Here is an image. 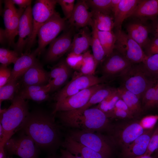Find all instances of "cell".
Instances as JSON below:
<instances>
[{"mask_svg":"<svg viewBox=\"0 0 158 158\" xmlns=\"http://www.w3.org/2000/svg\"><path fill=\"white\" fill-rule=\"evenodd\" d=\"M120 1L121 0H111V10L113 17L117 11Z\"/></svg>","mask_w":158,"mask_h":158,"instance_id":"cell-51","label":"cell"},{"mask_svg":"<svg viewBox=\"0 0 158 158\" xmlns=\"http://www.w3.org/2000/svg\"><path fill=\"white\" fill-rule=\"evenodd\" d=\"M31 5L25 10L20 19L18 28V39L15 45V51L21 52L31 37L33 30V18Z\"/></svg>","mask_w":158,"mask_h":158,"instance_id":"cell-15","label":"cell"},{"mask_svg":"<svg viewBox=\"0 0 158 158\" xmlns=\"http://www.w3.org/2000/svg\"></svg>","mask_w":158,"mask_h":158,"instance_id":"cell-58","label":"cell"},{"mask_svg":"<svg viewBox=\"0 0 158 158\" xmlns=\"http://www.w3.org/2000/svg\"><path fill=\"white\" fill-rule=\"evenodd\" d=\"M61 158H82L80 157L73 155L66 149H61Z\"/></svg>","mask_w":158,"mask_h":158,"instance_id":"cell-50","label":"cell"},{"mask_svg":"<svg viewBox=\"0 0 158 158\" xmlns=\"http://www.w3.org/2000/svg\"><path fill=\"white\" fill-rule=\"evenodd\" d=\"M20 128L39 148L53 152L60 142V133L53 117L37 110L29 112Z\"/></svg>","mask_w":158,"mask_h":158,"instance_id":"cell-1","label":"cell"},{"mask_svg":"<svg viewBox=\"0 0 158 158\" xmlns=\"http://www.w3.org/2000/svg\"><path fill=\"white\" fill-rule=\"evenodd\" d=\"M158 16V0H140L130 17L147 22L152 20Z\"/></svg>","mask_w":158,"mask_h":158,"instance_id":"cell-20","label":"cell"},{"mask_svg":"<svg viewBox=\"0 0 158 158\" xmlns=\"http://www.w3.org/2000/svg\"><path fill=\"white\" fill-rule=\"evenodd\" d=\"M143 63L151 75L158 80V54L147 56Z\"/></svg>","mask_w":158,"mask_h":158,"instance_id":"cell-37","label":"cell"},{"mask_svg":"<svg viewBox=\"0 0 158 158\" xmlns=\"http://www.w3.org/2000/svg\"><path fill=\"white\" fill-rule=\"evenodd\" d=\"M116 89L105 87L104 86L96 91L91 96L87 102L83 106L77 109L67 111L72 114L80 113L90 108L93 105L100 103L111 95Z\"/></svg>","mask_w":158,"mask_h":158,"instance_id":"cell-28","label":"cell"},{"mask_svg":"<svg viewBox=\"0 0 158 158\" xmlns=\"http://www.w3.org/2000/svg\"><path fill=\"white\" fill-rule=\"evenodd\" d=\"M83 62L79 73L83 75H94L98 65L93 54L90 51H87L83 54Z\"/></svg>","mask_w":158,"mask_h":158,"instance_id":"cell-33","label":"cell"},{"mask_svg":"<svg viewBox=\"0 0 158 158\" xmlns=\"http://www.w3.org/2000/svg\"><path fill=\"white\" fill-rule=\"evenodd\" d=\"M157 82L145 92L141 99L142 108L146 109L153 108L156 88Z\"/></svg>","mask_w":158,"mask_h":158,"instance_id":"cell-39","label":"cell"},{"mask_svg":"<svg viewBox=\"0 0 158 158\" xmlns=\"http://www.w3.org/2000/svg\"><path fill=\"white\" fill-rule=\"evenodd\" d=\"M158 149V126L151 136L147 151L144 154L151 156Z\"/></svg>","mask_w":158,"mask_h":158,"instance_id":"cell-43","label":"cell"},{"mask_svg":"<svg viewBox=\"0 0 158 158\" xmlns=\"http://www.w3.org/2000/svg\"><path fill=\"white\" fill-rule=\"evenodd\" d=\"M145 131L139 123H133L125 127L120 133V140L124 145V147L133 142Z\"/></svg>","mask_w":158,"mask_h":158,"instance_id":"cell-29","label":"cell"},{"mask_svg":"<svg viewBox=\"0 0 158 158\" xmlns=\"http://www.w3.org/2000/svg\"><path fill=\"white\" fill-rule=\"evenodd\" d=\"M97 31L98 38L105 52L106 57H107L114 50L116 35L112 31H101L97 29Z\"/></svg>","mask_w":158,"mask_h":158,"instance_id":"cell-31","label":"cell"},{"mask_svg":"<svg viewBox=\"0 0 158 158\" xmlns=\"http://www.w3.org/2000/svg\"><path fill=\"white\" fill-rule=\"evenodd\" d=\"M4 145H0V158H7Z\"/></svg>","mask_w":158,"mask_h":158,"instance_id":"cell-54","label":"cell"},{"mask_svg":"<svg viewBox=\"0 0 158 158\" xmlns=\"http://www.w3.org/2000/svg\"><path fill=\"white\" fill-rule=\"evenodd\" d=\"M86 0H78L75 4L72 16L68 22L71 27L78 29L88 25L91 26L93 23L92 14L89 11Z\"/></svg>","mask_w":158,"mask_h":158,"instance_id":"cell-17","label":"cell"},{"mask_svg":"<svg viewBox=\"0 0 158 158\" xmlns=\"http://www.w3.org/2000/svg\"><path fill=\"white\" fill-rule=\"evenodd\" d=\"M59 117L66 124L86 131L95 132L105 128L108 118L97 108H90L82 112L72 114L67 111L60 112Z\"/></svg>","mask_w":158,"mask_h":158,"instance_id":"cell-2","label":"cell"},{"mask_svg":"<svg viewBox=\"0 0 158 158\" xmlns=\"http://www.w3.org/2000/svg\"><path fill=\"white\" fill-rule=\"evenodd\" d=\"M72 28L66 30L50 44L46 55V60L49 62L55 61L69 51L72 41Z\"/></svg>","mask_w":158,"mask_h":158,"instance_id":"cell-13","label":"cell"},{"mask_svg":"<svg viewBox=\"0 0 158 158\" xmlns=\"http://www.w3.org/2000/svg\"><path fill=\"white\" fill-rule=\"evenodd\" d=\"M105 77H98L93 75H86L76 73L71 80L55 95L56 102L74 95L81 91L105 81Z\"/></svg>","mask_w":158,"mask_h":158,"instance_id":"cell-7","label":"cell"},{"mask_svg":"<svg viewBox=\"0 0 158 158\" xmlns=\"http://www.w3.org/2000/svg\"><path fill=\"white\" fill-rule=\"evenodd\" d=\"M50 88L49 84L43 85L25 86L19 94L23 98L30 99L37 102L48 100L49 97Z\"/></svg>","mask_w":158,"mask_h":158,"instance_id":"cell-24","label":"cell"},{"mask_svg":"<svg viewBox=\"0 0 158 158\" xmlns=\"http://www.w3.org/2000/svg\"><path fill=\"white\" fill-rule=\"evenodd\" d=\"M121 98L117 88L109 96L99 103L96 107L108 116L114 108L117 101Z\"/></svg>","mask_w":158,"mask_h":158,"instance_id":"cell-34","label":"cell"},{"mask_svg":"<svg viewBox=\"0 0 158 158\" xmlns=\"http://www.w3.org/2000/svg\"><path fill=\"white\" fill-rule=\"evenodd\" d=\"M158 108V80L157 82L155 95L153 105V108Z\"/></svg>","mask_w":158,"mask_h":158,"instance_id":"cell-53","label":"cell"},{"mask_svg":"<svg viewBox=\"0 0 158 158\" xmlns=\"http://www.w3.org/2000/svg\"><path fill=\"white\" fill-rule=\"evenodd\" d=\"M86 1L89 8H91V11L109 15H111L112 13L111 0H87Z\"/></svg>","mask_w":158,"mask_h":158,"instance_id":"cell-35","label":"cell"},{"mask_svg":"<svg viewBox=\"0 0 158 158\" xmlns=\"http://www.w3.org/2000/svg\"><path fill=\"white\" fill-rule=\"evenodd\" d=\"M104 86L101 84L94 85L56 102L53 114L58 112L75 110L82 107L87 102L96 91Z\"/></svg>","mask_w":158,"mask_h":158,"instance_id":"cell-12","label":"cell"},{"mask_svg":"<svg viewBox=\"0 0 158 158\" xmlns=\"http://www.w3.org/2000/svg\"><path fill=\"white\" fill-rule=\"evenodd\" d=\"M83 59L82 54H78L69 52L65 60L69 66L74 69L79 70L82 65Z\"/></svg>","mask_w":158,"mask_h":158,"instance_id":"cell-40","label":"cell"},{"mask_svg":"<svg viewBox=\"0 0 158 158\" xmlns=\"http://www.w3.org/2000/svg\"><path fill=\"white\" fill-rule=\"evenodd\" d=\"M115 33L116 40L114 50L133 64L143 63L147 56L140 46L121 30H116Z\"/></svg>","mask_w":158,"mask_h":158,"instance_id":"cell-6","label":"cell"},{"mask_svg":"<svg viewBox=\"0 0 158 158\" xmlns=\"http://www.w3.org/2000/svg\"><path fill=\"white\" fill-rule=\"evenodd\" d=\"M66 20L56 12L40 27L37 33L38 46L33 52L36 56L40 55L47 45L55 39L61 32L66 29Z\"/></svg>","mask_w":158,"mask_h":158,"instance_id":"cell-5","label":"cell"},{"mask_svg":"<svg viewBox=\"0 0 158 158\" xmlns=\"http://www.w3.org/2000/svg\"><path fill=\"white\" fill-rule=\"evenodd\" d=\"M132 64L127 59L114 50L104 61L102 71L105 76H120Z\"/></svg>","mask_w":158,"mask_h":158,"instance_id":"cell-14","label":"cell"},{"mask_svg":"<svg viewBox=\"0 0 158 158\" xmlns=\"http://www.w3.org/2000/svg\"><path fill=\"white\" fill-rule=\"evenodd\" d=\"M71 68L65 60H62L53 67L49 72L48 84L50 91H54L62 85L69 78Z\"/></svg>","mask_w":158,"mask_h":158,"instance_id":"cell-18","label":"cell"},{"mask_svg":"<svg viewBox=\"0 0 158 158\" xmlns=\"http://www.w3.org/2000/svg\"><path fill=\"white\" fill-rule=\"evenodd\" d=\"M63 146L72 154L82 158H109L77 142L69 135L66 137Z\"/></svg>","mask_w":158,"mask_h":158,"instance_id":"cell-22","label":"cell"},{"mask_svg":"<svg viewBox=\"0 0 158 158\" xmlns=\"http://www.w3.org/2000/svg\"><path fill=\"white\" fill-rule=\"evenodd\" d=\"M4 147L9 154L21 158H40L39 148L25 133L17 137H12L6 142Z\"/></svg>","mask_w":158,"mask_h":158,"instance_id":"cell-9","label":"cell"},{"mask_svg":"<svg viewBox=\"0 0 158 158\" xmlns=\"http://www.w3.org/2000/svg\"><path fill=\"white\" fill-rule=\"evenodd\" d=\"M11 71L7 66L1 65L0 67V88L6 84L9 81Z\"/></svg>","mask_w":158,"mask_h":158,"instance_id":"cell-45","label":"cell"},{"mask_svg":"<svg viewBox=\"0 0 158 158\" xmlns=\"http://www.w3.org/2000/svg\"><path fill=\"white\" fill-rule=\"evenodd\" d=\"M114 107L126 111L134 116L126 103L121 98L116 102Z\"/></svg>","mask_w":158,"mask_h":158,"instance_id":"cell-48","label":"cell"},{"mask_svg":"<svg viewBox=\"0 0 158 158\" xmlns=\"http://www.w3.org/2000/svg\"><path fill=\"white\" fill-rule=\"evenodd\" d=\"M92 32L87 26L82 28L75 35L72 40L70 52L82 54L87 51L91 46Z\"/></svg>","mask_w":158,"mask_h":158,"instance_id":"cell-23","label":"cell"},{"mask_svg":"<svg viewBox=\"0 0 158 158\" xmlns=\"http://www.w3.org/2000/svg\"><path fill=\"white\" fill-rule=\"evenodd\" d=\"M75 0H58L57 3L61 6L65 18L68 20L71 17L75 4Z\"/></svg>","mask_w":158,"mask_h":158,"instance_id":"cell-41","label":"cell"},{"mask_svg":"<svg viewBox=\"0 0 158 158\" xmlns=\"http://www.w3.org/2000/svg\"><path fill=\"white\" fill-rule=\"evenodd\" d=\"M139 1L138 0H121L117 11L114 16L116 30H121L123 22L130 17Z\"/></svg>","mask_w":158,"mask_h":158,"instance_id":"cell-26","label":"cell"},{"mask_svg":"<svg viewBox=\"0 0 158 158\" xmlns=\"http://www.w3.org/2000/svg\"><path fill=\"white\" fill-rule=\"evenodd\" d=\"M36 56L33 52L25 53L19 57L14 63L13 68L11 71V76L9 81L17 80L20 77L23 76L37 61Z\"/></svg>","mask_w":158,"mask_h":158,"instance_id":"cell-25","label":"cell"},{"mask_svg":"<svg viewBox=\"0 0 158 158\" xmlns=\"http://www.w3.org/2000/svg\"><path fill=\"white\" fill-rule=\"evenodd\" d=\"M128 158H153L151 156L144 154L143 155L130 157Z\"/></svg>","mask_w":158,"mask_h":158,"instance_id":"cell-55","label":"cell"},{"mask_svg":"<svg viewBox=\"0 0 158 158\" xmlns=\"http://www.w3.org/2000/svg\"><path fill=\"white\" fill-rule=\"evenodd\" d=\"M91 27L92 28V39L91 46L93 56L98 65L104 59L106 55L98 38L97 29L93 21Z\"/></svg>","mask_w":158,"mask_h":158,"instance_id":"cell-32","label":"cell"},{"mask_svg":"<svg viewBox=\"0 0 158 158\" xmlns=\"http://www.w3.org/2000/svg\"><path fill=\"white\" fill-rule=\"evenodd\" d=\"M6 41H7L5 29L0 28V42L1 44H3Z\"/></svg>","mask_w":158,"mask_h":158,"instance_id":"cell-52","label":"cell"},{"mask_svg":"<svg viewBox=\"0 0 158 158\" xmlns=\"http://www.w3.org/2000/svg\"><path fill=\"white\" fill-rule=\"evenodd\" d=\"M3 20L7 41L9 45L14 44L15 37L18 35L20 17L25 9L16 8L12 0L4 1Z\"/></svg>","mask_w":158,"mask_h":158,"instance_id":"cell-11","label":"cell"},{"mask_svg":"<svg viewBox=\"0 0 158 158\" xmlns=\"http://www.w3.org/2000/svg\"><path fill=\"white\" fill-rule=\"evenodd\" d=\"M22 76L25 86L45 85L48 83L49 72H47L37 61Z\"/></svg>","mask_w":158,"mask_h":158,"instance_id":"cell-19","label":"cell"},{"mask_svg":"<svg viewBox=\"0 0 158 158\" xmlns=\"http://www.w3.org/2000/svg\"><path fill=\"white\" fill-rule=\"evenodd\" d=\"M12 1L14 4L18 6L19 8L24 9L31 5L32 1L30 0H12Z\"/></svg>","mask_w":158,"mask_h":158,"instance_id":"cell-47","label":"cell"},{"mask_svg":"<svg viewBox=\"0 0 158 158\" xmlns=\"http://www.w3.org/2000/svg\"><path fill=\"white\" fill-rule=\"evenodd\" d=\"M17 80H11L0 88V104L4 101L12 100L14 98L15 93L18 88Z\"/></svg>","mask_w":158,"mask_h":158,"instance_id":"cell-36","label":"cell"},{"mask_svg":"<svg viewBox=\"0 0 158 158\" xmlns=\"http://www.w3.org/2000/svg\"><path fill=\"white\" fill-rule=\"evenodd\" d=\"M18 57V53L15 50L0 48V62L2 65L7 66L11 63L14 64Z\"/></svg>","mask_w":158,"mask_h":158,"instance_id":"cell-38","label":"cell"},{"mask_svg":"<svg viewBox=\"0 0 158 158\" xmlns=\"http://www.w3.org/2000/svg\"><path fill=\"white\" fill-rule=\"evenodd\" d=\"M153 129L145 130L131 143L124 147L123 153L126 158L140 155L146 152Z\"/></svg>","mask_w":158,"mask_h":158,"instance_id":"cell-21","label":"cell"},{"mask_svg":"<svg viewBox=\"0 0 158 158\" xmlns=\"http://www.w3.org/2000/svg\"><path fill=\"white\" fill-rule=\"evenodd\" d=\"M48 158H61V157H60V158H58L55 156H50V157H49Z\"/></svg>","mask_w":158,"mask_h":158,"instance_id":"cell-56","label":"cell"},{"mask_svg":"<svg viewBox=\"0 0 158 158\" xmlns=\"http://www.w3.org/2000/svg\"><path fill=\"white\" fill-rule=\"evenodd\" d=\"M92 18L97 29L101 31H110L114 28V18L111 15L92 11Z\"/></svg>","mask_w":158,"mask_h":158,"instance_id":"cell-30","label":"cell"},{"mask_svg":"<svg viewBox=\"0 0 158 158\" xmlns=\"http://www.w3.org/2000/svg\"><path fill=\"white\" fill-rule=\"evenodd\" d=\"M151 25V32L154 37L158 38V17L152 20Z\"/></svg>","mask_w":158,"mask_h":158,"instance_id":"cell-49","label":"cell"},{"mask_svg":"<svg viewBox=\"0 0 158 158\" xmlns=\"http://www.w3.org/2000/svg\"><path fill=\"white\" fill-rule=\"evenodd\" d=\"M156 155L157 157L158 158V149L156 151Z\"/></svg>","mask_w":158,"mask_h":158,"instance_id":"cell-57","label":"cell"},{"mask_svg":"<svg viewBox=\"0 0 158 158\" xmlns=\"http://www.w3.org/2000/svg\"><path fill=\"white\" fill-rule=\"evenodd\" d=\"M144 49L145 54L148 56L158 54V38L154 37L150 39Z\"/></svg>","mask_w":158,"mask_h":158,"instance_id":"cell-44","label":"cell"},{"mask_svg":"<svg viewBox=\"0 0 158 158\" xmlns=\"http://www.w3.org/2000/svg\"><path fill=\"white\" fill-rule=\"evenodd\" d=\"M158 121V114L150 115L145 116L140 121L139 123L145 130L153 129Z\"/></svg>","mask_w":158,"mask_h":158,"instance_id":"cell-42","label":"cell"},{"mask_svg":"<svg viewBox=\"0 0 158 158\" xmlns=\"http://www.w3.org/2000/svg\"><path fill=\"white\" fill-rule=\"evenodd\" d=\"M56 0H38L32 9L33 30L31 37L27 45L29 49L34 43L40 27L56 12Z\"/></svg>","mask_w":158,"mask_h":158,"instance_id":"cell-8","label":"cell"},{"mask_svg":"<svg viewBox=\"0 0 158 158\" xmlns=\"http://www.w3.org/2000/svg\"><path fill=\"white\" fill-rule=\"evenodd\" d=\"M133 116L124 110L114 107L109 114L108 118H131Z\"/></svg>","mask_w":158,"mask_h":158,"instance_id":"cell-46","label":"cell"},{"mask_svg":"<svg viewBox=\"0 0 158 158\" xmlns=\"http://www.w3.org/2000/svg\"><path fill=\"white\" fill-rule=\"evenodd\" d=\"M126 28L127 34L144 49L150 40L148 36L151 32L150 25L134 18L127 24Z\"/></svg>","mask_w":158,"mask_h":158,"instance_id":"cell-16","label":"cell"},{"mask_svg":"<svg viewBox=\"0 0 158 158\" xmlns=\"http://www.w3.org/2000/svg\"><path fill=\"white\" fill-rule=\"evenodd\" d=\"M69 135L77 142L109 158L112 154L111 146L103 137L95 132L74 131Z\"/></svg>","mask_w":158,"mask_h":158,"instance_id":"cell-10","label":"cell"},{"mask_svg":"<svg viewBox=\"0 0 158 158\" xmlns=\"http://www.w3.org/2000/svg\"><path fill=\"white\" fill-rule=\"evenodd\" d=\"M117 90L121 98L126 103L133 116L140 114L142 109L139 98L122 86Z\"/></svg>","mask_w":158,"mask_h":158,"instance_id":"cell-27","label":"cell"},{"mask_svg":"<svg viewBox=\"0 0 158 158\" xmlns=\"http://www.w3.org/2000/svg\"><path fill=\"white\" fill-rule=\"evenodd\" d=\"M29 113L27 102L19 95L15 96L8 109H0V124L4 131V145L20 127Z\"/></svg>","mask_w":158,"mask_h":158,"instance_id":"cell-3","label":"cell"},{"mask_svg":"<svg viewBox=\"0 0 158 158\" xmlns=\"http://www.w3.org/2000/svg\"><path fill=\"white\" fill-rule=\"evenodd\" d=\"M120 77L122 81V86L140 99L157 80L151 75L142 63L132 64Z\"/></svg>","mask_w":158,"mask_h":158,"instance_id":"cell-4","label":"cell"}]
</instances>
